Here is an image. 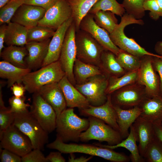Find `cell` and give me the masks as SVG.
Wrapping results in <instances>:
<instances>
[{
    "instance_id": "37",
    "label": "cell",
    "mask_w": 162,
    "mask_h": 162,
    "mask_svg": "<svg viewBox=\"0 0 162 162\" xmlns=\"http://www.w3.org/2000/svg\"><path fill=\"white\" fill-rule=\"evenodd\" d=\"M143 158L145 161L147 162H162V142L155 135Z\"/></svg>"
},
{
    "instance_id": "47",
    "label": "cell",
    "mask_w": 162,
    "mask_h": 162,
    "mask_svg": "<svg viewBox=\"0 0 162 162\" xmlns=\"http://www.w3.org/2000/svg\"><path fill=\"white\" fill-rule=\"evenodd\" d=\"M22 83H15L10 87L14 96L17 97L24 96L26 90L25 86Z\"/></svg>"
},
{
    "instance_id": "7",
    "label": "cell",
    "mask_w": 162,
    "mask_h": 162,
    "mask_svg": "<svg viewBox=\"0 0 162 162\" xmlns=\"http://www.w3.org/2000/svg\"><path fill=\"white\" fill-rule=\"evenodd\" d=\"M89 126L80 136V140L87 142L96 140L100 142H106L108 145H114L123 140L119 132L106 124L103 121L96 117L89 116L88 118Z\"/></svg>"
},
{
    "instance_id": "5",
    "label": "cell",
    "mask_w": 162,
    "mask_h": 162,
    "mask_svg": "<svg viewBox=\"0 0 162 162\" xmlns=\"http://www.w3.org/2000/svg\"><path fill=\"white\" fill-rule=\"evenodd\" d=\"M13 123L30 140L33 149L43 150L48 142V133L45 131L28 110L14 113Z\"/></svg>"
},
{
    "instance_id": "40",
    "label": "cell",
    "mask_w": 162,
    "mask_h": 162,
    "mask_svg": "<svg viewBox=\"0 0 162 162\" xmlns=\"http://www.w3.org/2000/svg\"><path fill=\"white\" fill-rule=\"evenodd\" d=\"M15 118L14 113L4 104L0 105V135L12 124Z\"/></svg>"
},
{
    "instance_id": "11",
    "label": "cell",
    "mask_w": 162,
    "mask_h": 162,
    "mask_svg": "<svg viewBox=\"0 0 162 162\" xmlns=\"http://www.w3.org/2000/svg\"><path fill=\"white\" fill-rule=\"evenodd\" d=\"M76 32L73 22L66 32L59 59L65 75L74 86L76 84L73 73L74 66L76 59Z\"/></svg>"
},
{
    "instance_id": "6",
    "label": "cell",
    "mask_w": 162,
    "mask_h": 162,
    "mask_svg": "<svg viewBox=\"0 0 162 162\" xmlns=\"http://www.w3.org/2000/svg\"><path fill=\"white\" fill-rule=\"evenodd\" d=\"M75 41L76 58L99 67L101 56L105 49L90 34L80 29L76 32Z\"/></svg>"
},
{
    "instance_id": "31",
    "label": "cell",
    "mask_w": 162,
    "mask_h": 162,
    "mask_svg": "<svg viewBox=\"0 0 162 162\" xmlns=\"http://www.w3.org/2000/svg\"><path fill=\"white\" fill-rule=\"evenodd\" d=\"M99 0H67L72 11V16L76 31L79 29L82 19L93 6Z\"/></svg>"
},
{
    "instance_id": "9",
    "label": "cell",
    "mask_w": 162,
    "mask_h": 162,
    "mask_svg": "<svg viewBox=\"0 0 162 162\" xmlns=\"http://www.w3.org/2000/svg\"><path fill=\"white\" fill-rule=\"evenodd\" d=\"M110 95L113 105L125 109L140 106L148 98L145 87L137 82L123 87Z\"/></svg>"
},
{
    "instance_id": "12",
    "label": "cell",
    "mask_w": 162,
    "mask_h": 162,
    "mask_svg": "<svg viewBox=\"0 0 162 162\" xmlns=\"http://www.w3.org/2000/svg\"><path fill=\"white\" fill-rule=\"evenodd\" d=\"M152 56L146 55L141 57L136 82L145 87L148 98L160 96V78L153 67Z\"/></svg>"
},
{
    "instance_id": "43",
    "label": "cell",
    "mask_w": 162,
    "mask_h": 162,
    "mask_svg": "<svg viewBox=\"0 0 162 162\" xmlns=\"http://www.w3.org/2000/svg\"><path fill=\"white\" fill-rule=\"evenodd\" d=\"M21 158L22 162H48L41 150L38 149H33Z\"/></svg>"
},
{
    "instance_id": "4",
    "label": "cell",
    "mask_w": 162,
    "mask_h": 162,
    "mask_svg": "<svg viewBox=\"0 0 162 162\" xmlns=\"http://www.w3.org/2000/svg\"><path fill=\"white\" fill-rule=\"evenodd\" d=\"M131 24L143 25L144 22L142 20L136 19L132 15L125 13L121 17L120 23L110 34V39L114 44L120 50L140 57L146 55H157L147 51L134 39L126 36L124 29L126 26Z\"/></svg>"
},
{
    "instance_id": "41",
    "label": "cell",
    "mask_w": 162,
    "mask_h": 162,
    "mask_svg": "<svg viewBox=\"0 0 162 162\" xmlns=\"http://www.w3.org/2000/svg\"><path fill=\"white\" fill-rule=\"evenodd\" d=\"M26 98L24 96L21 97H17L14 96L9 99L8 102L10 107V111L14 113H18L24 112L28 110V108L30 107L28 103L25 101Z\"/></svg>"
},
{
    "instance_id": "44",
    "label": "cell",
    "mask_w": 162,
    "mask_h": 162,
    "mask_svg": "<svg viewBox=\"0 0 162 162\" xmlns=\"http://www.w3.org/2000/svg\"><path fill=\"white\" fill-rule=\"evenodd\" d=\"M152 63L154 70L158 73L160 80V94L162 97V56L157 55L153 56Z\"/></svg>"
},
{
    "instance_id": "48",
    "label": "cell",
    "mask_w": 162,
    "mask_h": 162,
    "mask_svg": "<svg viewBox=\"0 0 162 162\" xmlns=\"http://www.w3.org/2000/svg\"><path fill=\"white\" fill-rule=\"evenodd\" d=\"M62 153L59 151L52 152L46 157L48 162H65L66 160L62 155Z\"/></svg>"
},
{
    "instance_id": "28",
    "label": "cell",
    "mask_w": 162,
    "mask_h": 162,
    "mask_svg": "<svg viewBox=\"0 0 162 162\" xmlns=\"http://www.w3.org/2000/svg\"><path fill=\"white\" fill-rule=\"evenodd\" d=\"M99 67L103 74L108 78L121 76L126 73L118 62L116 55L106 49L102 55Z\"/></svg>"
},
{
    "instance_id": "25",
    "label": "cell",
    "mask_w": 162,
    "mask_h": 162,
    "mask_svg": "<svg viewBox=\"0 0 162 162\" xmlns=\"http://www.w3.org/2000/svg\"><path fill=\"white\" fill-rule=\"evenodd\" d=\"M31 71L28 68H19L4 60L0 62V77L7 80L8 88L15 83H22L24 77Z\"/></svg>"
},
{
    "instance_id": "3",
    "label": "cell",
    "mask_w": 162,
    "mask_h": 162,
    "mask_svg": "<svg viewBox=\"0 0 162 162\" xmlns=\"http://www.w3.org/2000/svg\"><path fill=\"white\" fill-rule=\"evenodd\" d=\"M65 75L58 60L34 71H31L23 78L22 83L30 93L37 92L42 86L58 83Z\"/></svg>"
},
{
    "instance_id": "14",
    "label": "cell",
    "mask_w": 162,
    "mask_h": 162,
    "mask_svg": "<svg viewBox=\"0 0 162 162\" xmlns=\"http://www.w3.org/2000/svg\"><path fill=\"white\" fill-rule=\"evenodd\" d=\"M79 29L90 34L105 49L111 52L116 56L121 51L111 40L110 34L96 24L93 14L88 13L82 19Z\"/></svg>"
},
{
    "instance_id": "50",
    "label": "cell",
    "mask_w": 162,
    "mask_h": 162,
    "mask_svg": "<svg viewBox=\"0 0 162 162\" xmlns=\"http://www.w3.org/2000/svg\"><path fill=\"white\" fill-rule=\"evenodd\" d=\"M74 153L70 154V156L68 158L69 162H86L93 158V156H91L88 158L82 156L80 157L76 158Z\"/></svg>"
},
{
    "instance_id": "34",
    "label": "cell",
    "mask_w": 162,
    "mask_h": 162,
    "mask_svg": "<svg viewBox=\"0 0 162 162\" xmlns=\"http://www.w3.org/2000/svg\"><path fill=\"white\" fill-rule=\"evenodd\" d=\"M116 57L119 64L126 72L137 70L140 67L141 57L121 50Z\"/></svg>"
},
{
    "instance_id": "16",
    "label": "cell",
    "mask_w": 162,
    "mask_h": 162,
    "mask_svg": "<svg viewBox=\"0 0 162 162\" xmlns=\"http://www.w3.org/2000/svg\"><path fill=\"white\" fill-rule=\"evenodd\" d=\"M80 112L82 115L93 116L103 121L119 132L116 113L112 102L110 94L107 95V100L103 104L98 106L90 105L88 108L80 110Z\"/></svg>"
},
{
    "instance_id": "1",
    "label": "cell",
    "mask_w": 162,
    "mask_h": 162,
    "mask_svg": "<svg viewBox=\"0 0 162 162\" xmlns=\"http://www.w3.org/2000/svg\"><path fill=\"white\" fill-rule=\"evenodd\" d=\"M50 149L58 150L62 153H80L97 156L113 162H128L130 161V156L124 154L116 152L113 149L102 147L95 144H67L56 136L53 142L47 144Z\"/></svg>"
},
{
    "instance_id": "29",
    "label": "cell",
    "mask_w": 162,
    "mask_h": 162,
    "mask_svg": "<svg viewBox=\"0 0 162 162\" xmlns=\"http://www.w3.org/2000/svg\"><path fill=\"white\" fill-rule=\"evenodd\" d=\"M136 140L131 126L130 128L129 134L126 138L118 144L114 145H103L100 143L95 144L102 147L113 149L123 147L128 150L130 153V157L132 162H143L144 160L141 156L136 145Z\"/></svg>"
},
{
    "instance_id": "23",
    "label": "cell",
    "mask_w": 162,
    "mask_h": 162,
    "mask_svg": "<svg viewBox=\"0 0 162 162\" xmlns=\"http://www.w3.org/2000/svg\"><path fill=\"white\" fill-rule=\"evenodd\" d=\"M140 116L154 124L162 123V97L148 98L140 106Z\"/></svg>"
},
{
    "instance_id": "20",
    "label": "cell",
    "mask_w": 162,
    "mask_h": 162,
    "mask_svg": "<svg viewBox=\"0 0 162 162\" xmlns=\"http://www.w3.org/2000/svg\"><path fill=\"white\" fill-rule=\"evenodd\" d=\"M131 126L134 132L139 153L143 158L148 145L155 135L154 124L140 116Z\"/></svg>"
},
{
    "instance_id": "54",
    "label": "cell",
    "mask_w": 162,
    "mask_h": 162,
    "mask_svg": "<svg viewBox=\"0 0 162 162\" xmlns=\"http://www.w3.org/2000/svg\"><path fill=\"white\" fill-rule=\"evenodd\" d=\"M159 7L162 9V0H155Z\"/></svg>"
},
{
    "instance_id": "46",
    "label": "cell",
    "mask_w": 162,
    "mask_h": 162,
    "mask_svg": "<svg viewBox=\"0 0 162 162\" xmlns=\"http://www.w3.org/2000/svg\"><path fill=\"white\" fill-rule=\"evenodd\" d=\"M58 0H24V4L42 7L46 10L52 6Z\"/></svg>"
},
{
    "instance_id": "27",
    "label": "cell",
    "mask_w": 162,
    "mask_h": 162,
    "mask_svg": "<svg viewBox=\"0 0 162 162\" xmlns=\"http://www.w3.org/2000/svg\"><path fill=\"white\" fill-rule=\"evenodd\" d=\"M28 54L25 46H8L4 47L0 56L3 60L8 62L19 68H27L25 59Z\"/></svg>"
},
{
    "instance_id": "18",
    "label": "cell",
    "mask_w": 162,
    "mask_h": 162,
    "mask_svg": "<svg viewBox=\"0 0 162 162\" xmlns=\"http://www.w3.org/2000/svg\"><path fill=\"white\" fill-rule=\"evenodd\" d=\"M50 38L41 42H27L28 54L25 59L27 68L36 70L41 68L47 55Z\"/></svg>"
},
{
    "instance_id": "2",
    "label": "cell",
    "mask_w": 162,
    "mask_h": 162,
    "mask_svg": "<svg viewBox=\"0 0 162 162\" xmlns=\"http://www.w3.org/2000/svg\"><path fill=\"white\" fill-rule=\"evenodd\" d=\"M89 124L88 119L79 117L74 112L73 108L66 109L57 116L56 136L65 142H78L81 134L88 129Z\"/></svg>"
},
{
    "instance_id": "24",
    "label": "cell",
    "mask_w": 162,
    "mask_h": 162,
    "mask_svg": "<svg viewBox=\"0 0 162 162\" xmlns=\"http://www.w3.org/2000/svg\"><path fill=\"white\" fill-rule=\"evenodd\" d=\"M117 116V122L119 132L123 139L127 137L129 134V128L141 112V109L139 106L125 109L113 105Z\"/></svg>"
},
{
    "instance_id": "38",
    "label": "cell",
    "mask_w": 162,
    "mask_h": 162,
    "mask_svg": "<svg viewBox=\"0 0 162 162\" xmlns=\"http://www.w3.org/2000/svg\"><path fill=\"white\" fill-rule=\"evenodd\" d=\"M24 3V0H11L0 10V25L8 24L17 9Z\"/></svg>"
},
{
    "instance_id": "42",
    "label": "cell",
    "mask_w": 162,
    "mask_h": 162,
    "mask_svg": "<svg viewBox=\"0 0 162 162\" xmlns=\"http://www.w3.org/2000/svg\"><path fill=\"white\" fill-rule=\"evenodd\" d=\"M143 8L145 11H150L149 15L152 19L157 21L160 17H162V9L155 0H145Z\"/></svg>"
},
{
    "instance_id": "51",
    "label": "cell",
    "mask_w": 162,
    "mask_h": 162,
    "mask_svg": "<svg viewBox=\"0 0 162 162\" xmlns=\"http://www.w3.org/2000/svg\"><path fill=\"white\" fill-rule=\"evenodd\" d=\"M154 129L155 135L162 142V124H154Z\"/></svg>"
},
{
    "instance_id": "36",
    "label": "cell",
    "mask_w": 162,
    "mask_h": 162,
    "mask_svg": "<svg viewBox=\"0 0 162 162\" xmlns=\"http://www.w3.org/2000/svg\"><path fill=\"white\" fill-rule=\"evenodd\" d=\"M56 30L48 27L38 25L28 29L27 42L32 41L41 42L52 37Z\"/></svg>"
},
{
    "instance_id": "22",
    "label": "cell",
    "mask_w": 162,
    "mask_h": 162,
    "mask_svg": "<svg viewBox=\"0 0 162 162\" xmlns=\"http://www.w3.org/2000/svg\"><path fill=\"white\" fill-rule=\"evenodd\" d=\"M69 108L77 107L80 110L90 105L85 97L69 81L65 75L58 83Z\"/></svg>"
},
{
    "instance_id": "19",
    "label": "cell",
    "mask_w": 162,
    "mask_h": 162,
    "mask_svg": "<svg viewBox=\"0 0 162 162\" xmlns=\"http://www.w3.org/2000/svg\"><path fill=\"white\" fill-rule=\"evenodd\" d=\"M73 22L71 16L55 31L50 40L47 55L41 67L59 60L66 32Z\"/></svg>"
},
{
    "instance_id": "17",
    "label": "cell",
    "mask_w": 162,
    "mask_h": 162,
    "mask_svg": "<svg viewBox=\"0 0 162 162\" xmlns=\"http://www.w3.org/2000/svg\"><path fill=\"white\" fill-rule=\"evenodd\" d=\"M46 11L40 7L23 4L16 10L11 22L19 24L28 29L38 24Z\"/></svg>"
},
{
    "instance_id": "13",
    "label": "cell",
    "mask_w": 162,
    "mask_h": 162,
    "mask_svg": "<svg viewBox=\"0 0 162 162\" xmlns=\"http://www.w3.org/2000/svg\"><path fill=\"white\" fill-rule=\"evenodd\" d=\"M30 112L48 133L56 129V113L52 107L38 92L33 94Z\"/></svg>"
},
{
    "instance_id": "30",
    "label": "cell",
    "mask_w": 162,
    "mask_h": 162,
    "mask_svg": "<svg viewBox=\"0 0 162 162\" xmlns=\"http://www.w3.org/2000/svg\"><path fill=\"white\" fill-rule=\"evenodd\" d=\"M73 73L76 84L83 83L94 76L103 74L99 66L86 63L77 58L74 66Z\"/></svg>"
},
{
    "instance_id": "10",
    "label": "cell",
    "mask_w": 162,
    "mask_h": 162,
    "mask_svg": "<svg viewBox=\"0 0 162 162\" xmlns=\"http://www.w3.org/2000/svg\"><path fill=\"white\" fill-rule=\"evenodd\" d=\"M0 146L22 157L33 149L26 135L12 124L0 135Z\"/></svg>"
},
{
    "instance_id": "21",
    "label": "cell",
    "mask_w": 162,
    "mask_h": 162,
    "mask_svg": "<svg viewBox=\"0 0 162 162\" xmlns=\"http://www.w3.org/2000/svg\"><path fill=\"white\" fill-rule=\"evenodd\" d=\"M37 92L52 107L57 116L66 109V100L58 83L45 85L40 88Z\"/></svg>"
},
{
    "instance_id": "39",
    "label": "cell",
    "mask_w": 162,
    "mask_h": 162,
    "mask_svg": "<svg viewBox=\"0 0 162 162\" xmlns=\"http://www.w3.org/2000/svg\"><path fill=\"white\" fill-rule=\"evenodd\" d=\"M145 0H123L122 3L126 12L136 19H141L145 15L143 4Z\"/></svg>"
},
{
    "instance_id": "53",
    "label": "cell",
    "mask_w": 162,
    "mask_h": 162,
    "mask_svg": "<svg viewBox=\"0 0 162 162\" xmlns=\"http://www.w3.org/2000/svg\"><path fill=\"white\" fill-rule=\"evenodd\" d=\"M11 0H0V8H1Z\"/></svg>"
},
{
    "instance_id": "26",
    "label": "cell",
    "mask_w": 162,
    "mask_h": 162,
    "mask_svg": "<svg viewBox=\"0 0 162 162\" xmlns=\"http://www.w3.org/2000/svg\"><path fill=\"white\" fill-rule=\"evenodd\" d=\"M28 29L16 23L10 22L7 25L4 43L8 46H25Z\"/></svg>"
},
{
    "instance_id": "52",
    "label": "cell",
    "mask_w": 162,
    "mask_h": 162,
    "mask_svg": "<svg viewBox=\"0 0 162 162\" xmlns=\"http://www.w3.org/2000/svg\"><path fill=\"white\" fill-rule=\"evenodd\" d=\"M154 50L158 55L162 56V41H158L155 44Z\"/></svg>"
},
{
    "instance_id": "15",
    "label": "cell",
    "mask_w": 162,
    "mask_h": 162,
    "mask_svg": "<svg viewBox=\"0 0 162 162\" xmlns=\"http://www.w3.org/2000/svg\"><path fill=\"white\" fill-rule=\"evenodd\" d=\"M72 15L71 9L67 0H58L47 10L38 24L56 30Z\"/></svg>"
},
{
    "instance_id": "49",
    "label": "cell",
    "mask_w": 162,
    "mask_h": 162,
    "mask_svg": "<svg viewBox=\"0 0 162 162\" xmlns=\"http://www.w3.org/2000/svg\"><path fill=\"white\" fill-rule=\"evenodd\" d=\"M7 25L3 24L0 26V53L4 47V43Z\"/></svg>"
},
{
    "instance_id": "35",
    "label": "cell",
    "mask_w": 162,
    "mask_h": 162,
    "mask_svg": "<svg viewBox=\"0 0 162 162\" xmlns=\"http://www.w3.org/2000/svg\"><path fill=\"white\" fill-rule=\"evenodd\" d=\"M100 10L109 11L121 17L125 13L122 4L116 0H99L90 10L88 13L93 14Z\"/></svg>"
},
{
    "instance_id": "8",
    "label": "cell",
    "mask_w": 162,
    "mask_h": 162,
    "mask_svg": "<svg viewBox=\"0 0 162 162\" xmlns=\"http://www.w3.org/2000/svg\"><path fill=\"white\" fill-rule=\"evenodd\" d=\"M108 78L104 74L94 76L88 78L75 87L87 99L90 105L98 106L105 103L107 98L106 91Z\"/></svg>"
},
{
    "instance_id": "32",
    "label": "cell",
    "mask_w": 162,
    "mask_h": 162,
    "mask_svg": "<svg viewBox=\"0 0 162 162\" xmlns=\"http://www.w3.org/2000/svg\"><path fill=\"white\" fill-rule=\"evenodd\" d=\"M138 70L126 73L120 76H111L108 78V84L106 91L108 95L128 85L136 82Z\"/></svg>"
},
{
    "instance_id": "45",
    "label": "cell",
    "mask_w": 162,
    "mask_h": 162,
    "mask_svg": "<svg viewBox=\"0 0 162 162\" xmlns=\"http://www.w3.org/2000/svg\"><path fill=\"white\" fill-rule=\"evenodd\" d=\"M0 160L2 162H22L21 157L5 149H3L1 151Z\"/></svg>"
},
{
    "instance_id": "55",
    "label": "cell",
    "mask_w": 162,
    "mask_h": 162,
    "mask_svg": "<svg viewBox=\"0 0 162 162\" xmlns=\"http://www.w3.org/2000/svg\"></svg>"
},
{
    "instance_id": "33",
    "label": "cell",
    "mask_w": 162,
    "mask_h": 162,
    "mask_svg": "<svg viewBox=\"0 0 162 162\" xmlns=\"http://www.w3.org/2000/svg\"><path fill=\"white\" fill-rule=\"evenodd\" d=\"M93 16L96 24L109 34L113 32L118 24L115 14L109 11L99 10L94 14Z\"/></svg>"
}]
</instances>
